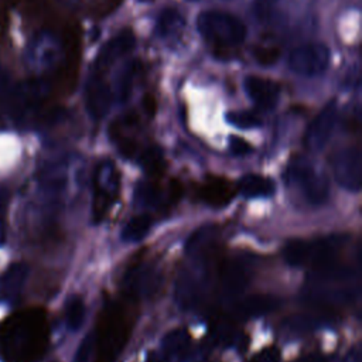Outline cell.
<instances>
[{
	"instance_id": "4",
	"label": "cell",
	"mask_w": 362,
	"mask_h": 362,
	"mask_svg": "<svg viewBox=\"0 0 362 362\" xmlns=\"http://www.w3.org/2000/svg\"><path fill=\"white\" fill-rule=\"evenodd\" d=\"M197 27L201 37L216 48H233L246 38L245 24L225 11H202L197 18Z\"/></svg>"
},
{
	"instance_id": "25",
	"label": "cell",
	"mask_w": 362,
	"mask_h": 362,
	"mask_svg": "<svg viewBox=\"0 0 362 362\" xmlns=\"http://www.w3.org/2000/svg\"><path fill=\"white\" fill-rule=\"evenodd\" d=\"M253 57L257 64L269 66L279 59L280 49L277 47H257L253 49Z\"/></svg>"
},
{
	"instance_id": "15",
	"label": "cell",
	"mask_w": 362,
	"mask_h": 362,
	"mask_svg": "<svg viewBox=\"0 0 362 362\" xmlns=\"http://www.w3.org/2000/svg\"><path fill=\"white\" fill-rule=\"evenodd\" d=\"M185 27V18L180 10L174 7H165L157 17L156 34L163 40L178 38Z\"/></svg>"
},
{
	"instance_id": "12",
	"label": "cell",
	"mask_w": 362,
	"mask_h": 362,
	"mask_svg": "<svg viewBox=\"0 0 362 362\" xmlns=\"http://www.w3.org/2000/svg\"><path fill=\"white\" fill-rule=\"evenodd\" d=\"M112 99V90L106 81L100 75H92L86 83L85 90L86 109L89 115L96 120L102 119L109 112Z\"/></svg>"
},
{
	"instance_id": "31",
	"label": "cell",
	"mask_w": 362,
	"mask_h": 362,
	"mask_svg": "<svg viewBox=\"0 0 362 362\" xmlns=\"http://www.w3.org/2000/svg\"><path fill=\"white\" fill-rule=\"evenodd\" d=\"M11 88L13 85L7 72L0 66V102H6V99L11 92Z\"/></svg>"
},
{
	"instance_id": "29",
	"label": "cell",
	"mask_w": 362,
	"mask_h": 362,
	"mask_svg": "<svg viewBox=\"0 0 362 362\" xmlns=\"http://www.w3.org/2000/svg\"><path fill=\"white\" fill-rule=\"evenodd\" d=\"M181 195H182V184L180 181H177V180H171L168 182L167 195H165L167 205H173V204L178 202Z\"/></svg>"
},
{
	"instance_id": "8",
	"label": "cell",
	"mask_w": 362,
	"mask_h": 362,
	"mask_svg": "<svg viewBox=\"0 0 362 362\" xmlns=\"http://www.w3.org/2000/svg\"><path fill=\"white\" fill-rule=\"evenodd\" d=\"M337 105L329 102L310 123L304 134V144L308 150H321L329 140L337 123Z\"/></svg>"
},
{
	"instance_id": "17",
	"label": "cell",
	"mask_w": 362,
	"mask_h": 362,
	"mask_svg": "<svg viewBox=\"0 0 362 362\" xmlns=\"http://www.w3.org/2000/svg\"><path fill=\"white\" fill-rule=\"evenodd\" d=\"M279 307L277 298L264 294H255L249 296L235 305V313L240 317H256Z\"/></svg>"
},
{
	"instance_id": "32",
	"label": "cell",
	"mask_w": 362,
	"mask_h": 362,
	"mask_svg": "<svg viewBox=\"0 0 362 362\" xmlns=\"http://www.w3.org/2000/svg\"><path fill=\"white\" fill-rule=\"evenodd\" d=\"M293 362H328V358L327 355H322V354H307V355H303L297 359H294Z\"/></svg>"
},
{
	"instance_id": "20",
	"label": "cell",
	"mask_w": 362,
	"mask_h": 362,
	"mask_svg": "<svg viewBox=\"0 0 362 362\" xmlns=\"http://www.w3.org/2000/svg\"><path fill=\"white\" fill-rule=\"evenodd\" d=\"M151 223H153V218L148 214L136 215L124 225L122 238L126 242H137L148 233Z\"/></svg>"
},
{
	"instance_id": "14",
	"label": "cell",
	"mask_w": 362,
	"mask_h": 362,
	"mask_svg": "<svg viewBox=\"0 0 362 362\" xmlns=\"http://www.w3.org/2000/svg\"><path fill=\"white\" fill-rule=\"evenodd\" d=\"M28 276V266L25 263H13L0 280V298L6 303H14L25 284Z\"/></svg>"
},
{
	"instance_id": "16",
	"label": "cell",
	"mask_w": 362,
	"mask_h": 362,
	"mask_svg": "<svg viewBox=\"0 0 362 362\" xmlns=\"http://www.w3.org/2000/svg\"><path fill=\"white\" fill-rule=\"evenodd\" d=\"M58 47L52 37L49 35H40L31 45L28 52V62L34 68H44L52 64L55 59Z\"/></svg>"
},
{
	"instance_id": "3",
	"label": "cell",
	"mask_w": 362,
	"mask_h": 362,
	"mask_svg": "<svg viewBox=\"0 0 362 362\" xmlns=\"http://www.w3.org/2000/svg\"><path fill=\"white\" fill-rule=\"evenodd\" d=\"M346 243L345 236L332 235L313 240H291L283 249L284 260L291 266H308L314 270L337 264Z\"/></svg>"
},
{
	"instance_id": "26",
	"label": "cell",
	"mask_w": 362,
	"mask_h": 362,
	"mask_svg": "<svg viewBox=\"0 0 362 362\" xmlns=\"http://www.w3.org/2000/svg\"><path fill=\"white\" fill-rule=\"evenodd\" d=\"M279 1L280 0H255L253 3L255 16L262 21H267L273 16Z\"/></svg>"
},
{
	"instance_id": "21",
	"label": "cell",
	"mask_w": 362,
	"mask_h": 362,
	"mask_svg": "<svg viewBox=\"0 0 362 362\" xmlns=\"http://www.w3.org/2000/svg\"><path fill=\"white\" fill-rule=\"evenodd\" d=\"M141 167L144 168V171L147 174H150L151 177H160L164 173L165 168V163L161 154V150L156 146H150L144 150H141L137 156Z\"/></svg>"
},
{
	"instance_id": "24",
	"label": "cell",
	"mask_w": 362,
	"mask_h": 362,
	"mask_svg": "<svg viewBox=\"0 0 362 362\" xmlns=\"http://www.w3.org/2000/svg\"><path fill=\"white\" fill-rule=\"evenodd\" d=\"M226 120L239 129H255L262 126V119L250 110H232L226 113Z\"/></svg>"
},
{
	"instance_id": "18",
	"label": "cell",
	"mask_w": 362,
	"mask_h": 362,
	"mask_svg": "<svg viewBox=\"0 0 362 362\" xmlns=\"http://www.w3.org/2000/svg\"><path fill=\"white\" fill-rule=\"evenodd\" d=\"M236 191H239L243 197H247V198L269 197L274 192V182L269 177H263L257 174H246L239 180L236 185Z\"/></svg>"
},
{
	"instance_id": "7",
	"label": "cell",
	"mask_w": 362,
	"mask_h": 362,
	"mask_svg": "<svg viewBox=\"0 0 362 362\" xmlns=\"http://www.w3.org/2000/svg\"><path fill=\"white\" fill-rule=\"evenodd\" d=\"M331 52L321 42H308L298 45L288 55V66L301 76H317L327 71Z\"/></svg>"
},
{
	"instance_id": "11",
	"label": "cell",
	"mask_w": 362,
	"mask_h": 362,
	"mask_svg": "<svg viewBox=\"0 0 362 362\" xmlns=\"http://www.w3.org/2000/svg\"><path fill=\"white\" fill-rule=\"evenodd\" d=\"M245 90L253 103L262 110H272L279 100L280 86L267 78L249 75L245 78Z\"/></svg>"
},
{
	"instance_id": "27",
	"label": "cell",
	"mask_w": 362,
	"mask_h": 362,
	"mask_svg": "<svg viewBox=\"0 0 362 362\" xmlns=\"http://www.w3.org/2000/svg\"><path fill=\"white\" fill-rule=\"evenodd\" d=\"M93 351H95V335L89 334L82 339V342L75 354L74 362H89Z\"/></svg>"
},
{
	"instance_id": "13",
	"label": "cell",
	"mask_w": 362,
	"mask_h": 362,
	"mask_svg": "<svg viewBox=\"0 0 362 362\" xmlns=\"http://www.w3.org/2000/svg\"><path fill=\"white\" fill-rule=\"evenodd\" d=\"M134 35L130 30H124L110 38L98 52L95 59V69H107L112 64L129 54L134 47Z\"/></svg>"
},
{
	"instance_id": "6",
	"label": "cell",
	"mask_w": 362,
	"mask_h": 362,
	"mask_svg": "<svg viewBox=\"0 0 362 362\" xmlns=\"http://www.w3.org/2000/svg\"><path fill=\"white\" fill-rule=\"evenodd\" d=\"M120 189V175L112 163H102L98 165L93 175V201L92 219L99 223L107 215L110 206L115 204Z\"/></svg>"
},
{
	"instance_id": "10",
	"label": "cell",
	"mask_w": 362,
	"mask_h": 362,
	"mask_svg": "<svg viewBox=\"0 0 362 362\" xmlns=\"http://www.w3.org/2000/svg\"><path fill=\"white\" fill-rule=\"evenodd\" d=\"M236 192V187L228 178L221 175H208L198 189L199 198L212 208L226 206Z\"/></svg>"
},
{
	"instance_id": "22",
	"label": "cell",
	"mask_w": 362,
	"mask_h": 362,
	"mask_svg": "<svg viewBox=\"0 0 362 362\" xmlns=\"http://www.w3.org/2000/svg\"><path fill=\"white\" fill-rule=\"evenodd\" d=\"M189 342L191 338L188 331L184 328H178L167 334L163 345L167 356H181L188 349Z\"/></svg>"
},
{
	"instance_id": "30",
	"label": "cell",
	"mask_w": 362,
	"mask_h": 362,
	"mask_svg": "<svg viewBox=\"0 0 362 362\" xmlns=\"http://www.w3.org/2000/svg\"><path fill=\"white\" fill-rule=\"evenodd\" d=\"M229 148L233 154L236 156H243V154H247L250 151V144L242 139V137H238V136H232L229 139Z\"/></svg>"
},
{
	"instance_id": "19",
	"label": "cell",
	"mask_w": 362,
	"mask_h": 362,
	"mask_svg": "<svg viewBox=\"0 0 362 362\" xmlns=\"http://www.w3.org/2000/svg\"><path fill=\"white\" fill-rule=\"evenodd\" d=\"M219 277H221V283H222V290L226 293V296L238 294L246 284L245 269L236 263L225 264L222 267Z\"/></svg>"
},
{
	"instance_id": "5",
	"label": "cell",
	"mask_w": 362,
	"mask_h": 362,
	"mask_svg": "<svg viewBox=\"0 0 362 362\" xmlns=\"http://www.w3.org/2000/svg\"><path fill=\"white\" fill-rule=\"evenodd\" d=\"M286 180L288 184L298 188L310 204L318 205L328 197V181L304 158H294L288 164L286 170Z\"/></svg>"
},
{
	"instance_id": "1",
	"label": "cell",
	"mask_w": 362,
	"mask_h": 362,
	"mask_svg": "<svg viewBox=\"0 0 362 362\" xmlns=\"http://www.w3.org/2000/svg\"><path fill=\"white\" fill-rule=\"evenodd\" d=\"M49 327L44 308L21 310L0 325L3 362H37L47 351Z\"/></svg>"
},
{
	"instance_id": "28",
	"label": "cell",
	"mask_w": 362,
	"mask_h": 362,
	"mask_svg": "<svg viewBox=\"0 0 362 362\" xmlns=\"http://www.w3.org/2000/svg\"><path fill=\"white\" fill-rule=\"evenodd\" d=\"M249 362H280V351L276 346H266Z\"/></svg>"
},
{
	"instance_id": "23",
	"label": "cell",
	"mask_w": 362,
	"mask_h": 362,
	"mask_svg": "<svg viewBox=\"0 0 362 362\" xmlns=\"http://www.w3.org/2000/svg\"><path fill=\"white\" fill-rule=\"evenodd\" d=\"M85 318V304L83 300L79 296H72L68 298L66 305H65V320L66 325L72 329L76 331L81 328L82 322Z\"/></svg>"
},
{
	"instance_id": "2",
	"label": "cell",
	"mask_w": 362,
	"mask_h": 362,
	"mask_svg": "<svg viewBox=\"0 0 362 362\" xmlns=\"http://www.w3.org/2000/svg\"><path fill=\"white\" fill-rule=\"evenodd\" d=\"M132 325V317L122 303L113 301L102 310L98 328L93 332L96 362H113L116 359L127 341Z\"/></svg>"
},
{
	"instance_id": "34",
	"label": "cell",
	"mask_w": 362,
	"mask_h": 362,
	"mask_svg": "<svg viewBox=\"0 0 362 362\" xmlns=\"http://www.w3.org/2000/svg\"><path fill=\"white\" fill-rule=\"evenodd\" d=\"M3 198L0 197V245L4 242L6 239V223H4V214H3Z\"/></svg>"
},
{
	"instance_id": "33",
	"label": "cell",
	"mask_w": 362,
	"mask_h": 362,
	"mask_svg": "<svg viewBox=\"0 0 362 362\" xmlns=\"http://www.w3.org/2000/svg\"><path fill=\"white\" fill-rule=\"evenodd\" d=\"M146 362H170L167 355H161L156 351H150L146 356Z\"/></svg>"
},
{
	"instance_id": "9",
	"label": "cell",
	"mask_w": 362,
	"mask_h": 362,
	"mask_svg": "<svg viewBox=\"0 0 362 362\" xmlns=\"http://www.w3.org/2000/svg\"><path fill=\"white\" fill-rule=\"evenodd\" d=\"M337 181L348 189L358 191L361 185V154L358 148H345L332 157Z\"/></svg>"
}]
</instances>
